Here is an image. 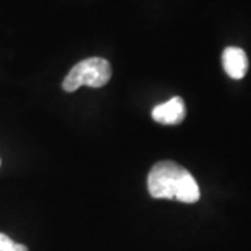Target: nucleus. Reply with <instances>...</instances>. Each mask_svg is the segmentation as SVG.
I'll return each instance as SVG.
<instances>
[{
	"instance_id": "1",
	"label": "nucleus",
	"mask_w": 251,
	"mask_h": 251,
	"mask_svg": "<svg viewBox=\"0 0 251 251\" xmlns=\"http://www.w3.org/2000/svg\"><path fill=\"white\" fill-rule=\"evenodd\" d=\"M148 191L153 198H175L186 204L200 200V187L193 175L172 161L153 165L148 175Z\"/></svg>"
},
{
	"instance_id": "2",
	"label": "nucleus",
	"mask_w": 251,
	"mask_h": 251,
	"mask_svg": "<svg viewBox=\"0 0 251 251\" xmlns=\"http://www.w3.org/2000/svg\"><path fill=\"white\" fill-rule=\"evenodd\" d=\"M112 77V66L106 59L88 57L77 63L66 78L63 80V90L66 92H74L82 85L100 88L106 85Z\"/></svg>"
},
{
	"instance_id": "3",
	"label": "nucleus",
	"mask_w": 251,
	"mask_h": 251,
	"mask_svg": "<svg viewBox=\"0 0 251 251\" xmlns=\"http://www.w3.org/2000/svg\"><path fill=\"white\" fill-rule=\"evenodd\" d=\"M186 117V106L184 100L180 97L166 100L165 103L156 105L152 109V119L156 123L166 126L180 125Z\"/></svg>"
},
{
	"instance_id": "4",
	"label": "nucleus",
	"mask_w": 251,
	"mask_h": 251,
	"mask_svg": "<svg viewBox=\"0 0 251 251\" xmlns=\"http://www.w3.org/2000/svg\"><path fill=\"white\" fill-rule=\"evenodd\" d=\"M222 64L226 74L233 80H242L249 70V59L242 48L229 46L222 53Z\"/></svg>"
},
{
	"instance_id": "5",
	"label": "nucleus",
	"mask_w": 251,
	"mask_h": 251,
	"mask_svg": "<svg viewBox=\"0 0 251 251\" xmlns=\"http://www.w3.org/2000/svg\"><path fill=\"white\" fill-rule=\"evenodd\" d=\"M0 251H28L24 244L13 242L9 236L0 233Z\"/></svg>"
}]
</instances>
